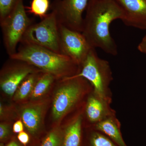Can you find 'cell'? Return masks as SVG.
<instances>
[{"instance_id": "6da1fadb", "label": "cell", "mask_w": 146, "mask_h": 146, "mask_svg": "<svg viewBox=\"0 0 146 146\" xmlns=\"http://www.w3.org/2000/svg\"><path fill=\"white\" fill-rule=\"evenodd\" d=\"M84 19L82 33L89 44L108 54H117V48L110 31V24L123 21V11L116 0H89Z\"/></svg>"}, {"instance_id": "7a4b0ae2", "label": "cell", "mask_w": 146, "mask_h": 146, "mask_svg": "<svg viewBox=\"0 0 146 146\" xmlns=\"http://www.w3.org/2000/svg\"><path fill=\"white\" fill-rule=\"evenodd\" d=\"M12 59L23 60L56 79L72 77L78 74L80 66L65 55L36 45L20 43Z\"/></svg>"}, {"instance_id": "3957f363", "label": "cell", "mask_w": 146, "mask_h": 146, "mask_svg": "<svg viewBox=\"0 0 146 146\" xmlns=\"http://www.w3.org/2000/svg\"><path fill=\"white\" fill-rule=\"evenodd\" d=\"M61 81L53 102L52 117L55 120L77 107L93 90L90 82L82 77H69Z\"/></svg>"}, {"instance_id": "277c9868", "label": "cell", "mask_w": 146, "mask_h": 146, "mask_svg": "<svg viewBox=\"0 0 146 146\" xmlns=\"http://www.w3.org/2000/svg\"><path fill=\"white\" fill-rule=\"evenodd\" d=\"M73 76L86 79L96 93L112 103V95L110 85L113 77L111 68L108 61L98 57L95 48L91 50L80 65L78 74Z\"/></svg>"}, {"instance_id": "5b68a950", "label": "cell", "mask_w": 146, "mask_h": 146, "mask_svg": "<svg viewBox=\"0 0 146 146\" xmlns=\"http://www.w3.org/2000/svg\"><path fill=\"white\" fill-rule=\"evenodd\" d=\"M20 43L36 45L61 54L58 23L55 13L52 11L39 23L32 24Z\"/></svg>"}, {"instance_id": "8992f818", "label": "cell", "mask_w": 146, "mask_h": 146, "mask_svg": "<svg viewBox=\"0 0 146 146\" xmlns=\"http://www.w3.org/2000/svg\"><path fill=\"white\" fill-rule=\"evenodd\" d=\"M27 13L23 0H20L13 12L0 22L4 44L9 56L16 53L18 44L28 28L33 23Z\"/></svg>"}, {"instance_id": "52a82bcc", "label": "cell", "mask_w": 146, "mask_h": 146, "mask_svg": "<svg viewBox=\"0 0 146 146\" xmlns=\"http://www.w3.org/2000/svg\"><path fill=\"white\" fill-rule=\"evenodd\" d=\"M89 0H54L50 9L56 15L58 23L68 29L82 33V14Z\"/></svg>"}, {"instance_id": "ba28073f", "label": "cell", "mask_w": 146, "mask_h": 146, "mask_svg": "<svg viewBox=\"0 0 146 146\" xmlns=\"http://www.w3.org/2000/svg\"><path fill=\"white\" fill-rule=\"evenodd\" d=\"M59 46L61 54L72 58L80 66L93 48L82 33L58 23Z\"/></svg>"}, {"instance_id": "9c48e42d", "label": "cell", "mask_w": 146, "mask_h": 146, "mask_svg": "<svg viewBox=\"0 0 146 146\" xmlns=\"http://www.w3.org/2000/svg\"><path fill=\"white\" fill-rule=\"evenodd\" d=\"M3 71L1 78V87L4 93L12 96L18 87L29 75L36 72V68L23 60Z\"/></svg>"}, {"instance_id": "30bf717a", "label": "cell", "mask_w": 146, "mask_h": 146, "mask_svg": "<svg viewBox=\"0 0 146 146\" xmlns=\"http://www.w3.org/2000/svg\"><path fill=\"white\" fill-rule=\"evenodd\" d=\"M111 103L103 98L94 91L90 92L84 105V114L91 127L108 116L116 114L110 106Z\"/></svg>"}, {"instance_id": "8fae6325", "label": "cell", "mask_w": 146, "mask_h": 146, "mask_svg": "<svg viewBox=\"0 0 146 146\" xmlns=\"http://www.w3.org/2000/svg\"><path fill=\"white\" fill-rule=\"evenodd\" d=\"M124 13L123 22L128 26L146 30V0H116Z\"/></svg>"}, {"instance_id": "7c38bea8", "label": "cell", "mask_w": 146, "mask_h": 146, "mask_svg": "<svg viewBox=\"0 0 146 146\" xmlns=\"http://www.w3.org/2000/svg\"><path fill=\"white\" fill-rule=\"evenodd\" d=\"M43 107L40 104L32 105L24 108L22 118L29 133L33 138H39L41 134Z\"/></svg>"}, {"instance_id": "4fadbf2b", "label": "cell", "mask_w": 146, "mask_h": 146, "mask_svg": "<svg viewBox=\"0 0 146 146\" xmlns=\"http://www.w3.org/2000/svg\"><path fill=\"white\" fill-rule=\"evenodd\" d=\"M121 127V123L115 114L89 127L103 133L119 146H128L123 138Z\"/></svg>"}, {"instance_id": "5bb4252c", "label": "cell", "mask_w": 146, "mask_h": 146, "mask_svg": "<svg viewBox=\"0 0 146 146\" xmlns=\"http://www.w3.org/2000/svg\"><path fill=\"white\" fill-rule=\"evenodd\" d=\"M83 112L76 115L63 131L62 146H81L84 131Z\"/></svg>"}, {"instance_id": "9a60e30c", "label": "cell", "mask_w": 146, "mask_h": 146, "mask_svg": "<svg viewBox=\"0 0 146 146\" xmlns=\"http://www.w3.org/2000/svg\"><path fill=\"white\" fill-rule=\"evenodd\" d=\"M81 146H119L103 133L90 127L83 131Z\"/></svg>"}, {"instance_id": "2e32d148", "label": "cell", "mask_w": 146, "mask_h": 146, "mask_svg": "<svg viewBox=\"0 0 146 146\" xmlns=\"http://www.w3.org/2000/svg\"><path fill=\"white\" fill-rule=\"evenodd\" d=\"M56 79L55 77L48 73H42L35 85L31 92V98L33 99L42 96L48 91L50 86Z\"/></svg>"}, {"instance_id": "e0dca14e", "label": "cell", "mask_w": 146, "mask_h": 146, "mask_svg": "<svg viewBox=\"0 0 146 146\" xmlns=\"http://www.w3.org/2000/svg\"><path fill=\"white\" fill-rule=\"evenodd\" d=\"M42 74L39 76L36 72H34L29 75L17 89L14 95V99L20 100L26 98L31 93L35 83Z\"/></svg>"}, {"instance_id": "ac0fdd59", "label": "cell", "mask_w": 146, "mask_h": 146, "mask_svg": "<svg viewBox=\"0 0 146 146\" xmlns=\"http://www.w3.org/2000/svg\"><path fill=\"white\" fill-rule=\"evenodd\" d=\"M50 0H32L30 6L27 7V12L44 19L48 15V11L50 9Z\"/></svg>"}, {"instance_id": "d6986e66", "label": "cell", "mask_w": 146, "mask_h": 146, "mask_svg": "<svg viewBox=\"0 0 146 146\" xmlns=\"http://www.w3.org/2000/svg\"><path fill=\"white\" fill-rule=\"evenodd\" d=\"M63 131L55 127L44 136L39 146H62Z\"/></svg>"}, {"instance_id": "ffe728a7", "label": "cell", "mask_w": 146, "mask_h": 146, "mask_svg": "<svg viewBox=\"0 0 146 146\" xmlns=\"http://www.w3.org/2000/svg\"><path fill=\"white\" fill-rule=\"evenodd\" d=\"M20 0H0V22L13 12Z\"/></svg>"}, {"instance_id": "44dd1931", "label": "cell", "mask_w": 146, "mask_h": 146, "mask_svg": "<svg viewBox=\"0 0 146 146\" xmlns=\"http://www.w3.org/2000/svg\"><path fill=\"white\" fill-rule=\"evenodd\" d=\"M11 137V131L9 125L6 124L1 123L0 125L1 142L5 143L10 140Z\"/></svg>"}, {"instance_id": "7402d4cb", "label": "cell", "mask_w": 146, "mask_h": 146, "mask_svg": "<svg viewBox=\"0 0 146 146\" xmlns=\"http://www.w3.org/2000/svg\"><path fill=\"white\" fill-rule=\"evenodd\" d=\"M30 138L29 133L24 131L18 133L17 136L18 141L24 146H28L30 141Z\"/></svg>"}, {"instance_id": "603a6c76", "label": "cell", "mask_w": 146, "mask_h": 146, "mask_svg": "<svg viewBox=\"0 0 146 146\" xmlns=\"http://www.w3.org/2000/svg\"><path fill=\"white\" fill-rule=\"evenodd\" d=\"M24 126L21 120L16 121L13 125V131L14 133H20L23 131Z\"/></svg>"}, {"instance_id": "cb8c5ba5", "label": "cell", "mask_w": 146, "mask_h": 146, "mask_svg": "<svg viewBox=\"0 0 146 146\" xmlns=\"http://www.w3.org/2000/svg\"><path fill=\"white\" fill-rule=\"evenodd\" d=\"M138 50L141 52L145 53L146 52V34L142 39L138 46Z\"/></svg>"}, {"instance_id": "d4e9b609", "label": "cell", "mask_w": 146, "mask_h": 146, "mask_svg": "<svg viewBox=\"0 0 146 146\" xmlns=\"http://www.w3.org/2000/svg\"><path fill=\"white\" fill-rule=\"evenodd\" d=\"M5 146H24L18 141V139L12 138Z\"/></svg>"}, {"instance_id": "484cf974", "label": "cell", "mask_w": 146, "mask_h": 146, "mask_svg": "<svg viewBox=\"0 0 146 146\" xmlns=\"http://www.w3.org/2000/svg\"><path fill=\"white\" fill-rule=\"evenodd\" d=\"M3 107L2 105L1 104H0V115H1V117L3 116Z\"/></svg>"}, {"instance_id": "4316f807", "label": "cell", "mask_w": 146, "mask_h": 146, "mask_svg": "<svg viewBox=\"0 0 146 146\" xmlns=\"http://www.w3.org/2000/svg\"><path fill=\"white\" fill-rule=\"evenodd\" d=\"M5 143H3V142H1V143H0V146H5Z\"/></svg>"}, {"instance_id": "83f0119b", "label": "cell", "mask_w": 146, "mask_h": 146, "mask_svg": "<svg viewBox=\"0 0 146 146\" xmlns=\"http://www.w3.org/2000/svg\"><path fill=\"white\" fill-rule=\"evenodd\" d=\"M145 54H146V52H145Z\"/></svg>"}]
</instances>
